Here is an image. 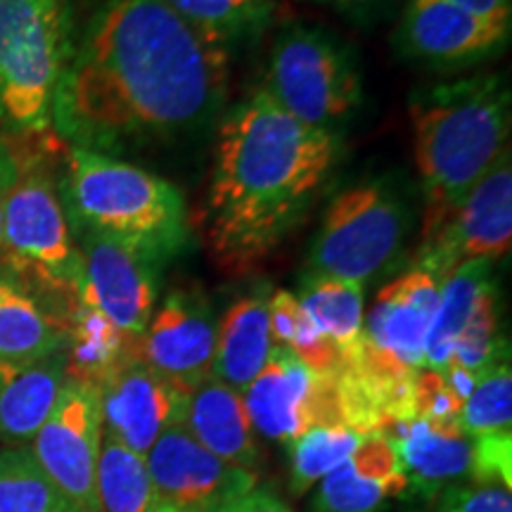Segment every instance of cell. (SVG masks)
I'll return each instance as SVG.
<instances>
[{"label": "cell", "mask_w": 512, "mask_h": 512, "mask_svg": "<svg viewBox=\"0 0 512 512\" xmlns=\"http://www.w3.org/2000/svg\"><path fill=\"white\" fill-rule=\"evenodd\" d=\"M444 278L411 264L406 273L384 285L363 320L361 349L347 366L377 382H413L425 368V344Z\"/></svg>", "instance_id": "obj_9"}, {"label": "cell", "mask_w": 512, "mask_h": 512, "mask_svg": "<svg viewBox=\"0 0 512 512\" xmlns=\"http://www.w3.org/2000/svg\"><path fill=\"white\" fill-rule=\"evenodd\" d=\"M98 498L102 512H150L157 501L145 458L107 432L98 458Z\"/></svg>", "instance_id": "obj_29"}, {"label": "cell", "mask_w": 512, "mask_h": 512, "mask_svg": "<svg viewBox=\"0 0 512 512\" xmlns=\"http://www.w3.org/2000/svg\"><path fill=\"white\" fill-rule=\"evenodd\" d=\"M439 512H512L510 489L503 486H448L441 489Z\"/></svg>", "instance_id": "obj_35"}, {"label": "cell", "mask_w": 512, "mask_h": 512, "mask_svg": "<svg viewBox=\"0 0 512 512\" xmlns=\"http://www.w3.org/2000/svg\"><path fill=\"white\" fill-rule=\"evenodd\" d=\"M491 285H494V264L489 261H467L444 280L425 344V368L439 373L446 368L460 332L465 330L477 302Z\"/></svg>", "instance_id": "obj_26"}, {"label": "cell", "mask_w": 512, "mask_h": 512, "mask_svg": "<svg viewBox=\"0 0 512 512\" xmlns=\"http://www.w3.org/2000/svg\"><path fill=\"white\" fill-rule=\"evenodd\" d=\"M411 209L387 178L344 188L332 197L306 256V275L347 280L366 287L406 249Z\"/></svg>", "instance_id": "obj_7"}, {"label": "cell", "mask_w": 512, "mask_h": 512, "mask_svg": "<svg viewBox=\"0 0 512 512\" xmlns=\"http://www.w3.org/2000/svg\"><path fill=\"white\" fill-rule=\"evenodd\" d=\"M342 136L304 126L256 88L221 119L204 233L214 259L247 271L309 214L335 169Z\"/></svg>", "instance_id": "obj_2"}, {"label": "cell", "mask_w": 512, "mask_h": 512, "mask_svg": "<svg viewBox=\"0 0 512 512\" xmlns=\"http://www.w3.org/2000/svg\"><path fill=\"white\" fill-rule=\"evenodd\" d=\"M230 50L164 0H105L62 69L53 124L72 147L124 155L174 143L219 119Z\"/></svg>", "instance_id": "obj_1"}, {"label": "cell", "mask_w": 512, "mask_h": 512, "mask_svg": "<svg viewBox=\"0 0 512 512\" xmlns=\"http://www.w3.org/2000/svg\"><path fill=\"white\" fill-rule=\"evenodd\" d=\"M178 17L204 38L233 50L259 38L271 27L273 0H164Z\"/></svg>", "instance_id": "obj_28"}, {"label": "cell", "mask_w": 512, "mask_h": 512, "mask_svg": "<svg viewBox=\"0 0 512 512\" xmlns=\"http://www.w3.org/2000/svg\"><path fill=\"white\" fill-rule=\"evenodd\" d=\"M150 512H188V510H181V508H176V505H171V503H166V501H157L152 503V510Z\"/></svg>", "instance_id": "obj_40"}, {"label": "cell", "mask_w": 512, "mask_h": 512, "mask_svg": "<svg viewBox=\"0 0 512 512\" xmlns=\"http://www.w3.org/2000/svg\"><path fill=\"white\" fill-rule=\"evenodd\" d=\"M155 498L188 512H211L259 484L254 472L223 463L183 425L171 427L145 453Z\"/></svg>", "instance_id": "obj_15"}, {"label": "cell", "mask_w": 512, "mask_h": 512, "mask_svg": "<svg viewBox=\"0 0 512 512\" xmlns=\"http://www.w3.org/2000/svg\"><path fill=\"white\" fill-rule=\"evenodd\" d=\"M211 512H292V508L283 501V498L275 494V491L256 484L252 491L233 498V501L223 503L221 508Z\"/></svg>", "instance_id": "obj_36"}, {"label": "cell", "mask_w": 512, "mask_h": 512, "mask_svg": "<svg viewBox=\"0 0 512 512\" xmlns=\"http://www.w3.org/2000/svg\"><path fill=\"white\" fill-rule=\"evenodd\" d=\"M242 399L254 430L287 446L316 427L342 425L335 380L313 375L292 351L278 344H273Z\"/></svg>", "instance_id": "obj_12"}, {"label": "cell", "mask_w": 512, "mask_h": 512, "mask_svg": "<svg viewBox=\"0 0 512 512\" xmlns=\"http://www.w3.org/2000/svg\"><path fill=\"white\" fill-rule=\"evenodd\" d=\"M67 313L0 268V363H36L67 351Z\"/></svg>", "instance_id": "obj_19"}, {"label": "cell", "mask_w": 512, "mask_h": 512, "mask_svg": "<svg viewBox=\"0 0 512 512\" xmlns=\"http://www.w3.org/2000/svg\"><path fill=\"white\" fill-rule=\"evenodd\" d=\"M67 325L69 339L64 354H67L69 380L100 387L114 370L126 366L128 361L143 358L140 354L143 339L128 337L86 299L74 297L67 311Z\"/></svg>", "instance_id": "obj_24"}, {"label": "cell", "mask_w": 512, "mask_h": 512, "mask_svg": "<svg viewBox=\"0 0 512 512\" xmlns=\"http://www.w3.org/2000/svg\"><path fill=\"white\" fill-rule=\"evenodd\" d=\"M64 382V351L36 363H0V448L36 437L60 399Z\"/></svg>", "instance_id": "obj_22"}, {"label": "cell", "mask_w": 512, "mask_h": 512, "mask_svg": "<svg viewBox=\"0 0 512 512\" xmlns=\"http://www.w3.org/2000/svg\"><path fill=\"white\" fill-rule=\"evenodd\" d=\"M460 427L470 441L512 437V370L508 358L479 377L463 403Z\"/></svg>", "instance_id": "obj_31"}, {"label": "cell", "mask_w": 512, "mask_h": 512, "mask_svg": "<svg viewBox=\"0 0 512 512\" xmlns=\"http://www.w3.org/2000/svg\"><path fill=\"white\" fill-rule=\"evenodd\" d=\"M408 114L425 190L422 240H427L444 226L472 185L510 150V86L501 74L437 83L411 95Z\"/></svg>", "instance_id": "obj_3"}, {"label": "cell", "mask_w": 512, "mask_h": 512, "mask_svg": "<svg viewBox=\"0 0 512 512\" xmlns=\"http://www.w3.org/2000/svg\"><path fill=\"white\" fill-rule=\"evenodd\" d=\"M297 299L316 328L337 344L347 363L354 361L361 349L363 320H366V287L304 273Z\"/></svg>", "instance_id": "obj_25"}, {"label": "cell", "mask_w": 512, "mask_h": 512, "mask_svg": "<svg viewBox=\"0 0 512 512\" xmlns=\"http://www.w3.org/2000/svg\"><path fill=\"white\" fill-rule=\"evenodd\" d=\"M268 323L271 339L278 347L292 351L313 375L337 380L347 368V358L332 339L316 328V323L299 304L297 294L290 290H273L268 302Z\"/></svg>", "instance_id": "obj_27"}, {"label": "cell", "mask_w": 512, "mask_h": 512, "mask_svg": "<svg viewBox=\"0 0 512 512\" xmlns=\"http://www.w3.org/2000/svg\"><path fill=\"white\" fill-rule=\"evenodd\" d=\"M216 328L219 320L207 294L197 287H176L152 313L140 354L145 363L192 392L211 377Z\"/></svg>", "instance_id": "obj_17"}, {"label": "cell", "mask_w": 512, "mask_h": 512, "mask_svg": "<svg viewBox=\"0 0 512 512\" xmlns=\"http://www.w3.org/2000/svg\"><path fill=\"white\" fill-rule=\"evenodd\" d=\"M15 174H17V164H15V152H12V143L8 136L0 133V238H3L5 202H8L12 183H15Z\"/></svg>", "instance_id": "obj_38"}, {"label": "cell", "mask_w": 512, "mask_h": 512, "mask_svg": "<svg viewBox=\"0 0 512 512\" xmlns=\"http://www.w3.org/2000/svg\"><path fill=\"white\" fill-rule=\"evenodd\" d=\"M446 3L472 12V15L512 24V0H446Z\"/></svg>", "instance_id": "obj_39"}, {"label": "cell", "mask_w": 512, "mask_h": 512, "mask_svg": "<svg viewBox=\"0 0 512 512\" xmlns=\"http://www.w3.org/2000/svg\"><path fill=\"white\" fill-rule=\"evenodd\" d=\"M408 491V477L401 467L392 439L366 434L347 463L318 482L316 512H380L384 503Z\"/></svg>", "instance_id": "obj_18"}, {"label": "cell", "mask_w": 512, "mask_h": 512, "mask_svg": "<svg viewBox=\"0 0 512 512\" xmlns=\"http://www.w3.org/2000/svg\"><path fill=\"white\" fill-rule=\"evenodd\" d=\"M261 91L304 126L332 136H342L363 105V79L354 48L311 24L280 29Z\"/></svg>", "instance_id": "obj_6"}, {"label": "cell", "mask_w": 512, "mask_h": 512, "mask_svg": "<svg viewBox=\"0 0 512 512\" xmlns=\"http://www.w3.org/2000/svg\"><path fill=\"white\" fill-rule=\"evenodd\" d=\"M98 392L105 432L143 458L166 430L183 425L190 399V389L169 380L143 358L114 370Z\"/></svg>", "instance_id": "obj_16"}, {"label": "cell", "mask_w": 512, "mask_h": 512, "mask_svg": "<svg viewBox=\"0 0 512 512\" xmlns=\"http://www.w3.org/2000/svg\"><path fill=\"white\" fill-rule=\"evenodd\" d=\"M512 245V159L505 150L453 209L432 238L422 240L413 264L448 278L467 261H494Z\"/></svg>", "instance_id": "obj_11"}, {"label": "cell", "mask_w": 512, "mask_h": 512, "mask_svg": "<svg viewBox=\"0 0 512 512\" xmlns=\"http://www.w3.org/2000/svg\"><path fill=\"white\" fill-rule=\"evenodd\" d=\"M0 512H79L24 446L0 448Z\"/></svg>", "instance_id": "obj_30"}, {"label": "cell", "mask_w": 512, "mask_h": 512, "mask_svg": "<svg viewBox=\"0 0 512 512\" xmlns=\"http://www.w3.org/2000/svg\"><path fill=\"white\" fill-rule=\"evenodd\" d=\"M363 437L366 434L339 425L316 427V430H309L297 441H292V494H306L313 484H318L332 470L347 463Z\"/></svg>", "instance_id": "obj_32"}, {"label": "cell", "mask_w": 512, "mask_h": 512, "mask_svg": "<svg viewBox=\"0 0 512 512\" xmlns=\"http://www.w3.org/2000/svg\"><path fill=\"white\" fill-rule=\"evenodd\" d=\"M183 427L223 463L254 472L261 463L254 427L238 389L209 377L190 392Z\"/></svg>", "instance_id": "obj_20"}, {"label": "cell", "mask_w": 512, "mask_h": 512, "mask_svg": "<svg viewBox=\"0 0 512 512\" xmlns=\"http://www.w3.org/2000/svg\"><path fill=\"white\" fill-rule=\"evenodd\" d=\"M384 437L396 446L408 486L415 484L420 491L444 489V484L470 472L472 444L460 422H437L413 415L384 432Z\"/></svg>", "instance_id": "obj_23"}, {"label": "cell", "mask_w": 512, "mask_h": 512, "mask_svg": "<svg viewBox=\"0 0 512 512\" xmlns=\"http://www.w3.org/2000/svg\"><path fill=\"white\" fill-rule=\"evenodd\" d=\"M60 195L72 233L86 230L121 242L159 266L176 259L190 242L181 190L119 157L69 147Z\"/></svg>", "instance_id": "obj_4"}, {"label": "cell", "mask_w": 512, "mask_h": 512, "mask_svg": "<svg viewBox=\"0 0 512 512\" xmlns=\"http://www.w3.org/2000/svg\"><path fill=\"white\" fill-rule=\"evenodd\" d=\"M413 411L418 418L437 422H460L463 399L453 392L444 373L422 368L413 382Z\"/></svg>", "instance_id": "obj_34"}, {"label": "cell", "mask_w": 512, "mask_h": 512, "mask_svg": "<svg viewBox=\"0 0 512 512\" xmlns=\"http://www.w3.org/2000/svg\"><path fill=\"white\" fill-rule=\"evenodd\" d=\"M512 24L472 15L446 0H408L394 48L403 60L430 67H470L508 48Z\"/></svg>", "instance_id": "obj_14"}, {"label": "cell", "mask_w": 512, "mask_h": 512, "mask_svg": "<svg viewBox=\"0 0 512 512\" xmlns=\"http://www.w3.org/2000/svg\"><path fill=\"white\" fill-rule=\"evenodd\" d=\"M273 287L256 283L228 306L216 328V351L211 377L226 382L242 394L264 368L273 349L268 302Z\"/></svg>", "instance_id": "obj_21"}, {"label": "cell", "mask_w": 512, "mask_h": 512, "mask_svg": "<svg viewBox=\"0 0 512 512\" xmlns=\"http://www.w3.org/2000/svg\"><path fill=\"white\" fill-rule=\"evenodd\" d=\"M102 432L98 387L67 377L55 408L31 439L29 451L38 467L79 512H102L98 498Z\"/></svg>", "instance_id": "obj_10"}, {"label": "cell", "mask_w": 512, "mask_h": 512, "mask_svg": "<svg viewBox=\"0 0 512 512\" xmlns=\"http://www.w3.org/2000/svg\"><path fill=\"white\" fill-rule=\"evenodd\" d=\"M81 256L76 297L93 304L128 337L143 339L159 294L162 266L136 249L102 235L74 230Z\"/></svg>", "instance_id": "obj_13"}, {"label": "cell", "mask_w": 512, "mask_h": 512, "mask_svg": "<svg viewBox=\"0 0 512 512\" xmlns=\"http://www.w3.org/2000/svg\"><path fill=\"white\" fill-rule=\"evenodd\" d=\"M60 0H0V124L43 136L64 69Z\"/></svg>", "instance_id": "obj_8"}, {"label": "cell", "mask_w": 512, "mask_h": 512, "mask_svg": "<svg viewBox=\"0 0 512 512\" xmlns=\"http://www.w3.org/2000/svg\"><path fill=\"white\" fill-rule=\"evenodd\" d=\"M43 136L10 138L17 174L5 202L0 268L67 313L81 280V256Z\"/></svg>", "instance_id": "obj_5"}, {"label": "cell", "mask_w": 512, "mask_h": 512, "mask_svg": "<svg viewBox=\"0 0 512 512\" xmlns=\"http://www.w3.org/2000/svg\"><path fill=\"white\" fill-rule=\"evenodd\" d=\"M320 5H328L339 15L354 22H370V19L380 17L384 10H389L396 0H316Z\"/></svg>", "instance_id": "obj_37"}, {"label": "cell", "mask_w": 512, "mask_h": 512, "mask_svg": "<svg viewBox=\"0 0 512 512\" xmlns=\"http://www.w3.org/2000/svg\"><path fill=\"white\" fill-rule=\"evenodd\" d=\"M505 358H508V342L498 335V292L494 283L477 302L446 366H458L475 377H482Z\"/></svg>", "instance_id": "obj_33"}]
</instances>
